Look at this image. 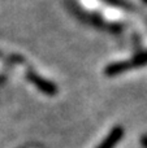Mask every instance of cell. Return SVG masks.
Wrapping results in <instances>:
<instances>
[{"label": "cell", "mask_w": 147, "mask_h": 148, "mask_svg": "<svg viewBox=\"0 0 147 148\" xmlns=\"http://www.w3.org/2000/svg\"><path fill=\"white\" fill-rule=\"evenodd\" d=\"M27 79L30 82H33L42 92H44V94H47V95H55L57 92V87L55 86L52 82H48V81H46V79L41 78V77L36 75L35 73H29Z\"/></svg>", "instance_id": "1"}, {"label": "cell", "mask_w": 147, "mask_h": 148, "mask_svg": "<svg viewBox=\"0 0 147 148\" xmlns=\"http://www.w3.org/2000/svg\"><path fill=\"white\" fill-rule=\"evenodd\" d=\"M122 135H124V130H122L121 127L112 129V131L108 134V136L99 144L98 148H113L120 142V139L122 138Z\"/></svg>", "instance_id": "2"}, {"label": "cell", "mask_w": 147, "mask_h": 148, "mask_svg": "<svg viewBox=\"0 0 147 148\" xmlns=\"http://www.w3.org/2000/svg\"><path fill=\"white\" fill-rule=\"evenodd\" d=\"M132 69V65H130V61H119V62H113V64H109L108 66L106 68L104 73L108 77H113L117 75V74H121L124 72H128V70Z\"/></svg>", "instance_id": "3"}, {"label": "cell", "mask_w": 147, "mask_h": 148, "mask_svg": "<svg viewBox=\"0 0 147 148\" xmlns=\"http://www.w3.org/2000/svg\"><path fill=\"white\" fill-rule=\"evenodd\" d=\"M130 65H132V69L147 65V51L141 52V53H138L137 56L133 57V60L130 61Z\"/></svg>", "instance_id": "4"}, {"label": "cell", "mask_w": 147, "mask_h": 148, "mask_svg": "<svg viewBox=\"0 0 147 148\" xmlns=\"http://www.w3.org/2000/svg\"><path fill=\"white\" fill-rule=\"evenodd\" d=\"M103 1L109 5H115V7H117V8H122V9H128V10L133 9L132 5H130L129 3H126L125 0H103Z\"/></svg>", "instance_id": "5"}, {"label": "cell", "mask_w": 147, "mask_h": 148, "mask_svg": "<svg viewBox=\"0 0 147 148\" xmlns=\"http://www.w3.org/2000/svg\"><path fill=\"white\" fill-rule=\"evenodd\" d=\"M142 146L145 148H147V136H143L142 138Z\"/></svg>", "instance_id": "6"}, {"label": "cell", "mask_w": 147, "mask_h": 148, "mask_svg": "<svg viewBox=\"0 0 147 148\" xmlns=\"http://www.w3.org/2000/svg\"><path fill=\"white\" fill-rule=\"evenodd\" d=\"M143 1H145V3H147V0H143Z\"/></svg>", "instance_id": "7"}]
</instances>
